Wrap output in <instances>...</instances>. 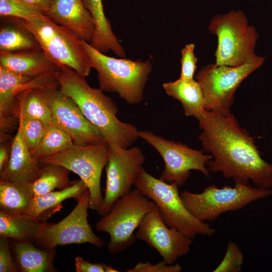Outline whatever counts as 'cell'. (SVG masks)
<instances>
[{
  "label": "cell",
  "mask_w": 272,
  "mask_h": 272,
  "mask_svg": "<svg viewBox=\"0 0 272 272\" xmlns=\"http://www.w3.org/2000/svg\"><path fill=\"white\" fill-rule=\"evenodd\" d=\"M198 121V139L204 152L213 157L207 163L210 172H220L235 183L248 184L251 180L257 187H272V164L261 158L253 137L233 114L205 109Z\"/></svg>",
  "instance_id": "cell-1"
},
{
  "label": "cell",
  "mask_w": 272,
  "mask_h": 272,
  "mask_svg": "<svg viewBox=\"0 0 272 272\" xmlns=\"http://www.w3.org/2000/svg\"><path fill=\"white\" fill-rule=\"evenodd\" d=\"M55 76L61 92L74 101L109 145L126 148L139 138L135 126L117 117L114 101L101 89L91 87L85 77L67 66L59 67Z\"/></svg>",
  "instance_id": "cell-2"
},
{
  "label": "cell",
  "mask_w": 272,
  "mask_h": 272,
  "mask_svg": "<svg viewBox=\"0 0 272 272\" xmlns=\"http://www.w3.org/2000/svg\"><path fill=\"white\" fill-rule=\"evenodd\" d=\"M82 43L92 68L97 72L100 89L117 93L127 104L140 103L152 70L150 59L133 60L110 57L95 49L88 42L82 40Z\"/></svg>",
  "instance_id": "cell-3"
},
{
  "label": "cell",
  "mask_w": 272,
  "mask_h": 272,
  "mask_svg": "<svg viewBox=\"0 0 272 272\" xmlns=\"http://www.w3.org/2000/svg\"><path fill=\"white\" fill-rule=\"evenodd\" d=\"M208 30L218 38L215 52L216 65L237 66L265 58L255 53L258 34L254 27L248 25L241 11L214 16Z\"/></svg>",
  "instance_id": "cell-4"
},
{
  "label": "cell",
  "mask_w": 272,
  "mask_h": 272,
  "mask_svg": "<svg viewBox=\"0 0 272 272\" xmlns=\"http://www.w3.org/2000/svg\"><path fill=\"white\" fill-rule=\"evenodd\" d=\"M135 188L153 201L164 222L191 238L211 236L215 229L194 218L187 210L174 183H168L148 173L143 168L133 184Z\"/></svg>",
  "instance_id": "cell-5"
},
{
  "label": "cell",
  "mask_w": 272,
  "mask_h": 272,
  "mask_svg": "<svg viewBox=\"0 0 272 272\" xmlns=\"http://www.w3.org/2000/svg\"><path fill=\"white\" fill-rule=\"evenodd\" d=\"M21 22L57 66H67L85 77L90 74L92 66L82 40L70 29L56 24L46 15Z\"/></svg>",
  "instance_id": "cell-6"
},
{
  "label": "cell",
  "mask_w": 272,
  "mask_h": 272,
  "mask_svg": "<svg viewBox=\"0 0 272 272\" xmlns=\"http://www.w3.org/2000/svg\"><path fill=\"white\" fill-rule=\"evenodd\" d=\"M155 202L136 188L119 198L96 223V229L109 234L107 250L112 254L123 252L135 242L134 234Z\"/></svg>",
  "instance_id": "cell-7"
},
{
  "label": "cell",
  "mask_w": 272,
  "mask_h": 272,
  "mask_svg": "<svg viewBox=\"0 0 272 272\" xmlns=\"http://www.w3.org/2000/svg\"><path fill=\"white\" fill-rule=\"evenodd\" d=\"M270 195L272 189L254 187L240 183H235L234 187L225 185L222 188L212 184L200 193L185 190L180 193L188 212L203 222L214 221L225 212L238 210Z\"/></svg>",
  "instance_id": "cell-8"
},
{
  "label": "cell",
  "mask_w": 272,
  "mask_h": 272,
  "mask_svg": "<svg viewBox=\"0 0 272 272\" xmlns=\"http://www.w3.org/2000/svg\"><path fill=\"white\" fill-rule=\"evenodd\" d=\"M107 143L86 146L74 145L69 149L39 160L41 164L59 165L76 174L84 182L90 194L89 208L100 211L103 196L101 190V177L108 156Z\"/></svg>",
  "instance_id": "cell-9"
},
{
  "label": "cell",
  "mask_w": 272,
  "mask_h": 272,
  "mask_svg": "<svg viewBox=\"0 0 272 272\" xmlns=\"http://www.w3.org/2000/svg\"><path fill=\"white\" fill-rule=\"evenodd\" d=\"M265 59L237 66L212 63L201 67L195 78L202 89L205 109L225 116L231 113L238 87L263 63Z\"/></svg>",
  "instance_id": "cell-10"
},
{
  "label": "cell",
  "mask_w": 272,
  "mask_h": 272,
  "mask_svg": "<svg viewBox=\"0 0 272 272\" xmlns=\"http://www.w3.org/2000/svg\"><path fill=\"white\" fill-rule=\"evenodd\" d=\"M139 137L152 146L162 158L164 169L159 177L161 180L181 186L189 178L191 170L198 171L210 177L207 163L213 158L211 154L167 140L150 130L139 131Z\"/></svg>",
  "instance_id": "cell-11"
},
{
  "label": "cell",
  "mask_w": 272,
  "mask_h": 272,
  "mask_svg": "<svg viewBox=\"0 0 272 272\" xmlns=\"http://www.w3.org/2000/svg\"><path fill=\"white\" fill-rule=\"evenodd\" d=\"M90 194L87 189L77 200L72 212L57 223L41 222L37 236L34 241L44 249L56 248L71 244L88 243L100 248L105 241L93 232L88 221Z\"/></svg>",
  "instance_id": "cell-12"
},
{
  "label": "cell",
  "mask_w": 272,
  "mask_h": 272,
  "mask_svg": "<svg viewBox=\"0 0 272 272\" xmlns=\"http://www.w3.org/2000/svg\"><path fill=\"white\" fill-rule=\"evenodd\" d=\"M107 162L105 167L106 185L99 215L107 214L120 197L130 192L131 187L143 168L145 156L139 147L124 148L109 145Z\"/></svg>",
  "instance_id": "cell-13"
},
{
  "label": "cell",
  "mask_w": 272,
  "mask_h": 272,
  "mask_svg": "<svg viewBox=\"0 0 272 272\" xmlns=\"http://www.w3.org/2000/svg\"><path fill=\"white\" fill-rule=\"evenodd\" d=\"M44 91L51 112V124L66 132L74 145L107 143L86 118L74 101L63 94L59 88Z\"/></svg>",
  "instance_id": "cell-14"
},
{
  "label": "cell",
  "mask_w": 272,
  "mask_h": 272,
  "mask_svg": "<svg viewBox=\"0 0 272 272\" xmlns=\"http://www.w3.org/2000/svg\"><path fill=\"white\" fill-rule=\"evenodd\" d=\"M135 237L157 251L168 264L187 254L192 242V238L164 222L156 205L144 218Z\"/></svg>",
  "instance_id": "cell-15"
},
{
  "label": "cell",
  "mask_w": 272,
  "mask_h": 272,
  "mask_svg": "<svg viewBox=\"0 0 272 272\" xmlns=\"http://www.w3.org/2000/svg\"><path fill=\"white\" fill-rule=\"evenodd\" d=\"M41 164L31 155L24 141L21 123L12 142L9 162L0 173V180L31 183L39 176Z\"/></svg>",
  "instance_id": "cell-16"
},
{
  "label": "cell",
  "mask_w": 272,
  "mask_h": 272,
  "mask_svg": "<svg viewBox=\"0 0 272 272\" xmlns=\"http://www.w3.org/2000/svg\"><path fill=\"white\" fill-rule=\"evenodd\" d=\"M46 15L56 24L70 29L82 40L90 41L94 24L83 0H52Z\"/></svg>",
  "instance_id": "cell-17"
},
{
  "label": "cell",
  "mask_w": 272,
  "mask_h": 272,
  "mask_svg": "<svg viewBox=\"0 0 272 272\" xmlns=\"http://www.w3.org/2000/svg\"><path fill=\"white\" fill-rule=\"evenodd\" d=\"M31 77L21 76L0 66V140L6 142L9 132L19 122L16 114L17 97L14 93L20 84L29 82Z\"/></svg>",
  "instance_id": "cell-18"
},
{
  "label": "cell",
  "mask_w": 272,
  "mask_h": 272,
  "mask_svg": "<svg viewBox=\"0 0 272 272\" xmlns=\"http://www.w3.org/2000/svg\"><path fill=\"white\" fill-rule=\"evenodd\" d=\"M93 19L94 31L89 44L103 53L111 51L119 57H125V52L106 17L103 0H83Z\"/></svg>",
  "instance_id": "cell-19"
},
{
  "label": "cell",
  "mask_w": 272,
  "mask_h": 272,
  "mask_svg": "<svg viewBox=\"0 0 272 272\" xmlns=\"http://www.w3.org/2000/svg\"><path fill=\"white\" fill-rule=\"evenodd\" d=\"M0 66L21 76L31 78L56 71L59 69L42 49L15 52H0Z\"/></svg>",
  "instance_id": "cell-20"
},
{
  "label": "cell",
  "mask_w": 272,
  "mask_h": 272,
  "mask_svg": "<svg viewBox=\"0 0 272 272\" xmlns=\"http://www.w3.org/2000/svg\"><path fill=\"white\" fill-rule=\"evenodd\" d=\"M11 248L15 261L22 272L57 271L53 262L56 248L38 247L31 242L13 240Z\"/></svg>",
  "instance_id": "cell-21"
},
{
  "label": "cell",
  "mask_w": 272,
  "mask_h": 272,
  "mask_svg": "<svg viewBox=\"0 0 272 272\" xmlns=\"http://www.w3.org/2000/svg\"><path fill=\"white\" fill-rule=\"evenodd\" d=\"M162 86L167 95L180 101L185 116L198 120L201 117L205 110V99L201 87L196 80L179 78L164 83Z\"/></svg>",
  "instance_id": "cell-22"
},
{
  "label": "cell",
  "mask_w": 272,
  "mask_h": 272,
  "mask_svg": "<svg viewBox=\"0 0 272 272\" xmlns=\"http://www.w3.org/2000/svg\"><path fill=\"white\" fill-rule=\"evenodd\" d=\"M87 189L84 182L80 179L76 180L72 186L64 189L35 196L24 215L41 222L46 221L50 214L59 209L64 200L73 198L77 201Z\"/></svg>",
  "instance_id": "cell-23"
},
{
  "label": "cell",
  "mask_w": 272,
  "mask_h": 272,
  "mask_svg": "<svg viewBox=\"0 0 272 272\" xmlns=\"http://www.w3.org/2000/svg\"><path fill=\"white\" fill-rule=\"evenodd\" d=\"M34 197L31 183L0 180V211L10 215L24 214Z\"/></svg>",
  "instance_id": "cell-24"
},
{
  "label": "cell",
  "mask_w": 272,
  "mask_h": 272,
  "mask_svg": "<svg viewBox=\"0 0 272 272\" xmlns=\"http://www.w3.org/2000/svg\"><path fill=\"white\" fill-rule=\"evenodd\" d=\"M1 26L0 52L35 51L41 48L34 36L23 26L21 19Z\"/></svg>",
  "instance_id": "cell-25"
},
{
  "label": "cell",
  "mask_w": 272,
  "mask_h": 272,
  "mask_svg": "<svg viewBox=\"0 0 272 272\" xmlns=\"http://www.w3.org/2000/svg\"><path fill=\"white\" fill-rule=\"evenodd\" d=\"M41 221L24 214L10 215L0 211V237L34 242Z\"/></svg>",
  "instance_id": "cell-26"
},
{
  "label": "cell",
  "mask_w": 272,
  "mask_h": 272,
  "mask_svg": "<svg viewBox=\"0 0 272 272\" xmlns=\"http://www.w3.org/2000/svg\"><path fill=\"white\" fill-rule=\"evenodd\" d=\"M17 98L18 118L20 114L40 120L47 125L51 124V112L44 89H29L20 93Z\"/></svg>",
  "instance_id": "cell-27"
},
{
  "label": "cell",
  "mask_w": 272,
  "mask_h": 272,
  "mask_svg": "<svg viewBox=\"0 0 272 272\" xmlns=\"http://www.w3.org/2000/svg\"><path fill=\"white\" fill-rule=\"evenodd\" d=\"M70 172L69 169L59 165L41 164L39 177L31 183L34 197L54 191L55 189L61 190L72 186L76 180H70L69 176Z\"/></svg>",
  "instance_id": "cell-28"
},
{
  "label": "cell",
  "mask_w": 272,
  "mask_h": 272,
  "mask_svg": "<svg viewBox=\"0 0 272 272\" xmlns=\"http://www.w3.org/2000/svg\"><path fill=\"white\" fill-rule=\"evenodd\" d=\"M70 136L57 126L50 124L37 149L32 156L36 160L56 155L73 146Z\"/></svg>",
  "instance_id": "cell-29"
},
{
  "label": "cell",
  "mask_w": 272,
  "mask_h": 272,
  "mask_svg": "<svg viewBox=\"0 0 272 272\" xmlns=\"http://www.w3.org/2000/svg\"><path fill=\"white\" fill-rule=\"evenodd\" d=\"M21 123L24 141L31 153L39 146L48 125L36 118L18 115Z\"/></svg>",
  "instance_id": "cell-30"
},
{
  "label": "cell",
  "mask_w": 272,
  "mask_h": 272,
  "mask_svg": "<svg viewBox=\"0 0 272 272\" xmlns=\"http://www.w3.org/2000/svg\"><path fill=\"white\" fill-rule=\"evenodd\" d=\"M42 15L45 14L21 0H0L1 17H11L32 21Z\"/></svg>",
  "instance_id": "cell-31"
},
{
  "label": "cell",
  "mask_w": 272,
  "mask_h": 272,
  "mask_svg": "<svg viewBox=\"0 0 272 272\" xmlns=\"http://www.w3.org/2000/svg\"><path fill=\"white\" fill-rule=\"evenodd\" d=\"M244 256L239 246L233 241L227 244L225 255L214 272H239L242 269Z\"/></svg>",
  "instance_id": "cell-32"
},
{
  "label": "cell",
  "mask_w": 272,
  "mask_h": 272,
  "mask_svg": "<svg viewBox=\"0 0 272 272\" xmlns=\"http://www.w3.org/2000/svg\"><path fill=\"white\" fill-rule=\"evenodd\" d=\"M195 45L186 44L181 51V73L179 78L187 80L193 79L196 69L197 58L194 54Z\"/></svg>",
  "instance_id": "cell-33"
},
{
  "label": "cell",
  "mask_w": 272,
  "mask_h": 272,
  "mask_svg": "<svg viewBox=\"0 0 272 272\" xmlns=\"http://www.w3.org/2000/svg\"><path fill=\"white\" fill-rule=\"evenodd\" d=\"M9 238L0 237V272H19L20 269L11 252Z\"/></svg>",
  "instance_id": "cell-34"
},
{
  "label": "cell",
  "mask_w": 272,
  "mask_h": 272,
  "mask_svg": "<svg viewBox=\"0 0 272 272\" xmlns=\"http://www.w3.org/2000/svg\"><path fill=\"white\" fill-rule=\"evenodd\" d=\"M182 270L178 263L168 264L163 260L156 264L149 261L139 262L132 268L127 269V272H180Z\"/></svg>",
  "instance_id": "cell-35"
},
{
  "label": "cell",
  "mask_w": 272,
  "mask_h": 272,
  "mask_svg": "<svg viewBox=\"0 0 272 272\" xmlns=\"http://www.w3.org/2000/svg\"><path fill=\"white\" fill-rule=\"evenodd\" d=\"M75 269L77 272H118L110 265L103 263H93L84 260L80 256L75 259Z\"/></svg>",
  "instance_id": "cell-36"
},
{
  "label": "cell",
  "mask_w": 272,
  "mask_h": 272,
  "mask_svg": "<svg viewBox=\"0 0 272 272\" xmlns=\"http://www.w3.org/2000/svg\"><path fill=\"white\" fill-rule=\"evenodd\" d=\"M0 147V173L7 166L10 157L11 144L6 142L1 143Z\"/></svg>",
  "instance_id": "cell-37"
},
{
  "label": "cell",
  "mask_w": 272,
  "mask_h": 272,
  "mask_svg": "<svg viewBox=\"0 0 272 272\" xmlns=\"http://www.w3.org/2000/svg\"><path fill=\"white\" fill-rule=\"evenodd\" d=\"M26 4L41 11L45 15L50 10L52 0H21Z\"/></svg>",
  "instance_id": "cell-38"
}]
</instances>
